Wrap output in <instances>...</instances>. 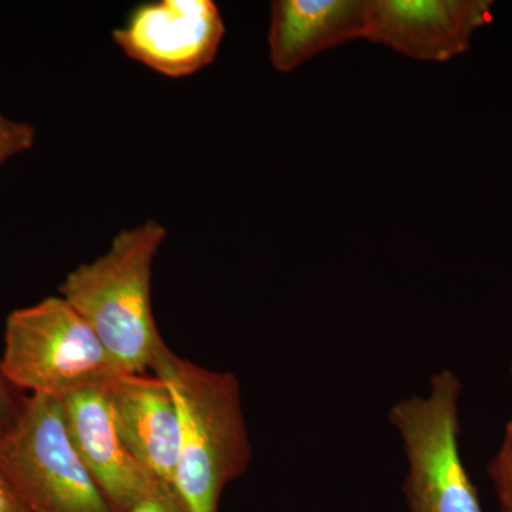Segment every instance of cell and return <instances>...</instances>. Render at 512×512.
Here are the masks:
<instances>
[{"instance_id": "11", "label": "cell", "mask_w": 512, "mask_h": 512, "mask_svg": "<svg viewBox=\"0 0 512 512\" xmlns=\"http://www.w3.org/2000/svg\"><path fill=\"white\" fill-rule=\"evenodd\" d=\"M36 128L25 121L8 119L0 111V165L35 146Z\"/></svg>"}, {"instance_id": "5", "label": "cell", "mask_w": 512, "mask_h": 512, "mask_svg": "<svg viewBox=\"0 0 512 512\" xmlns=\"http://www.w3.org/2000/svg\"><path fill=\"white\" fill-rule=\"evenodd\" d=\"M461 383L451 370L431 379L429 392L394 404L389 421L402 440L410 512H481L461 460Z\"/></svg>"}, {"instance_id": "8", "label": "cell", "mask_w": 512, "mask_h": 512, "mask_svg": "<svg viewBox=\"0 0 512 512\" xmlns=\"http://www.w3.org/2000/svg\"><path fill=\"white\" fill-rule=\"evenodd\" d=\"M62 402L74 448L111 510L130 512L158 480L121 439L104 389L69 394Z\"/></svg>"}, {"instance_id": "12", "label": "cell", "mask_w": 512, "mask_h": 512, "mask_svg": "<svg viewBox=\"0 0 512 512\" xmlns=\"http://www.w3.org/2000/svg\"><path fill=\"white\" fill-rule=\"evenodd\" d=\"M501 511L512 512V426H507L503 446L490 468Z\"/></svg>"}, {"instance_id": "1", "label": "cell", "mask_w": 512, "mask_h": 512, "mask_svg": "<svg viewBox=\"0 0 512 512\" xmlns=\"http://www.w3.org/2000/svg\"><path fill=\"white\" fill-rule=\"evenodd\" d=\"M151 370L173 394L180 420L174 488L191 512H218L227 485L252 463L241 384L232 373L175 355L167 343Z\"/></svg>"}, {"instance_id": "9", "label": "cell", "mask_w": 512, "mask_h": 512, "mask_svg": "<svg viewBox=\"0 0 512 512\" xmlns=\"http://www.w3.org/2000/svg\"><path fill=\"white\" fill-rule=\"evenodd\" d=\"M104 394L131 454L156 480L173 484L180 456V420L167 384L148 373H121Z\"/></svg>"}, {"instance_id": "3", "label": "cell", "mask_w": 512, "mask_h": 512, "mask_svg": "<svg viewBox=\"0 0 512 512\" xmlns=\"http://www.w3.org/2000/svg\"><path fill=\"white\" fill-rule=\"evenodd\" d=\"M0 369L19 392L59 399L106 389L121 375L89 323L62 296L10 313Z\"/></svg>"}, {"instance_id": "14", "label": "cell", "mask_w": 512, "mask_h": 512, "mask_svg": "<svg viewBox=\"0 0 512 512\" xmlns=\"http://www.w3.org/2000/svg\"><path fill=\"white\" fill-rule=\"evenodd\" d=\"M25 399L26 396H22L19 390L8 382L0 369V437L15 426L22 413Z\"/></svg>"}, {"instance_id": "2", "label": "cell", "mask_w": 512, "mask_h": 512, "mask_svg": "<svg viewBox=\"0 0 512 512\" xmlns=\"http://www.w3.org/2000/svg\"><path fill=\"white\" fill-rule=\"evenodd\" d=\"M167 235L157 221L126 229L106 254L77 266L59 286L60 296L89 323L121 373H147L165 343L151 306V276Z\"/></svg>"}, {"instance_id": "4", "label": "cell", "mask_w": 512, "mask_h": 512, "mask_svg": "<svg viewBox=\"0 0 512 512\" xmlns=\"http://www.w3.org/2000/svg\"><path fill=\"white\" fill-rule=\"evenodd\" d=\"M0 471L28 512H113L74 448L59 397L26 396L0 437Z\"/></svg>"}, {"instance_id": "16", "label": "cell", "mask_w": 512, "mask_h": 512, "mask_svg": "<svg viewBox=\"0 0 512 512\" xmlns=\"http://www.w3.org/2000/svg\"><path fill=\"white\" fill-rule=\"evenodd\" d=\"M511 373H512V369H511ZM508 426H512V416H511L510 423H508Z\"/></svg>"}, {"instance_id": "13", "label": "cell", "mask_w": 512, "mask_h": 512, "mask_svg": "<svg viewBox=\"0 0 512 512\" xmlns=\"http://www.w3.org/2000/svg\"><path fill=\"white\" fill-rule=\"evenodd\" d=\"M130 512H191L173 484L156 481Z\"/></svg>"}, {"instance_id": "7", "label": "cell", "mask_w": 512, "mask_h": 512, "mask_svg": "<svg viewBox=\"0 0 512 512\" xmlns=\"http://www.w3.org/2000/svg\"><path fill=\"white\" fill-rule=\"evenodd\" d=\"M484 0H367L370 42L423 62L466 52L471 36L491 19Z\"/></svg>"}, {"instance_id": "15", "label": "cell", "mask_w": 512, "mask_h": 512, "mask_svg": "<svg viewBox=\"0 0 512 512\" xmlns=\"http://www.w3.org/2000/svg\"><path fill=\"white\" fill-rule=\"evenodd\" d=\"M0 512H28L2 471H0Z\"/></svg>"}, {"instance_id": "10", "label": "cell", "mask_w": 512, "mask_h": 512, "mask_svg": "<svg viewBox=\"0 0 512 512\" xmlns=\"http://www.w3.org/2000/svg\"><path fill=\"white\" fill-rule=\"evenodd\" d=\"M269 57L289 73L333 47L366 39L367 0H275Z\"/></svg>"}, {"instance_id": "6", "label": "cell", "mask_w": 512, "mask_h": 512, "mask_svg": "<svg viewBox=\"0 0 512 512\" xmlns=\"http://www.w3.org/2000/svg\"><path fill=\"white\" fill-rule=\"evenodd\" d=\"M224 33L220 9L211 0H157L134 8L111 36L130 59L181 79L214 62Z\"/></svg>"}]
</instances>
